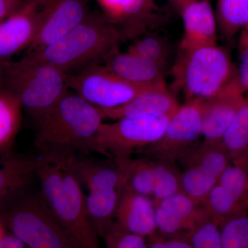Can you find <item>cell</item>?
Listing matches in <instances>:
<instances>
[{
  "label": "cell",
  "mask_w": 248,
  "mask_h": 248,
  "mask_svg": "<svg viewBox=\"0 0 248 248\" xmlns=\"http://www.w3.org/2000/svg\"><path fill=\"white\" fill-rule=\"evenodd\" d=\"M67 84L80 97L101 109L122 107L142 93L159 86L132 84L115 76L105 66L97 64L68 74Z\"/></svg>",
  "instance_id": "cell-8"
},
{
  "label": "cell",
  "mask_w": 248,
  "mask_h": 248,
  "mask_svg": "<svg viewBox=\"0 0 248 248\" xmlns=\"http://www.w3.org/2000/svg\"><path fill=\"white\" fill-rule=\"evenodd\" d=\"M203 204L210 219L218 226L232 217L248 213L234 197L218 183L210 191Z\"/></svg>",
  "instance_id": "cell-24"
},
{
  "label": "cell",
  "mask_w": 248,
  "mask_h": 248,
  "mask_svg": "<svg viewBox=\"0 0 248 248\" xmlns=\"http://www.w3.org/2000/svg\"><path fill=\"white\" fill-rule=\"evenodd\" d=\"M221 144L231 164L248 171V98L223 135Z\"/></svg>",
  "instance_id": "cell-21"
},
{
  "label": "cell",
  "mask_w": 248,
  "mask_h": 248,
  "mask_svg": "<svg viewBox=\"0 0 248 248\" xmlns=\"http://www.w3.org/2000/svg\"><path fill=\"white\" fill-rule=\"evenodd\" d=\"M237 74L213 97L202 101V125L203 141L221 143L222 138L246 100Z\"/></svg>",
  "instance_id": "cell-11"
},
{
  "label": "cell",
  "mask_w": 248,
  "mask_h": 248,
  "mask_svg": "<svg viewBox=\"0 0 248 248\" xmlns=\"http://www.w3.org/2000/svg\"><path fill=\"white\" fill-rule=\"evenodd\" d=\"M170 117L124 118L104 122L94 138L92 152L115 162L130 159L134 153L161 138Z\"/></svg>",
  "instance_id": "cell-7"
},
{
  "label": "cell",
  "mask_w": 248,
  "mask_h": 248,
  "mask_svg": "<svg viewBox=\"0 0 248 248\" xmlns=\"http://www.w3.org/2000/svg\"><path fill=\"white\" fill-rule=\"evenodd\" d=\"M240 63L238 79L244 92L248 91V45L239 46Z\"/></svg>",
  "instance_id": "cell-31"
},
{
  "label": "cell",
  "mask_w": 248,
  "mask_h": 248,
  "mask_svg": "<svg viewBox=\"0 0 248 248\" xmlns=\"http://www.w3.org/2000/svg\"><path fill=\"white\" fill-rule=\"evenodd\" d=\"M104 116L76 94L68 92L46 115L36 122L35 145L40 155L69 158L92 152Z\"/></svg>",
  "instance_id": "cell-2"
},
{
  "label": "cell",
  "mask_w": 248,
  "mask_h": 248,
  "mask_svg": "<svg viewBox=\"0 0 248 248\" xmlns=\"http://www.w3.org/2000/svg\"><path fill=\"white\" fill-rule=\"evenodd\" d=\"M123 189L90 191L86 196L88 214L100 238L115 221L116 212Z\"/></svg>",
  "instance_id": "cell-20"
},
{
  "label": "cell",
  "mask_w": 248,
  "mask_h": 248,
  "mask_svg": "<svg viewBox=\"0 0 248 248\" xmlns=\"http://www.w3.org/2000/svg\"><path fill=\"white\" fill-rule=\"evenodd\" d=\"M68 159L38 156L40 190L75 248H101L99 236L88 214L82 186Z\"/></svg>",
  "instance_id": "cell-1"
},
{
  "label": "cell",
  "mask_w": 248,
  "mask_h": 248,
  "mask_svg": "<svg viewBox=\"0 0 248 248\" xmlns=\"http://www.w3.org/2000/svg\"><path fill=\"white\" fill-rule=\"evenodd\" d=\"M104 66L125 81L141 86L164 84V67L118 49L104 59Z\"/></svg>",
  "instance_id": "cell-19"
},
{
  "label": "cell",
  "mask_w": 248,
  "mask_h": 248,
  "mask_svg": "<svg viewBox=\"0 0 248 248\" xmlns=\"http://www.w3.org/2000/svg\"><path fill=\"white\" fill-rule=\"evenodd\" d=\"M174 85L182 89L186 100L213 97L237 74L226 49L210 46L178 54L174 66Z\"/></svg>",
  "instance_id": "cell-6"
},
{
  "label": "cell",
  "mask_w": 248,
  "mask_h": 248,
  "mask_svg": "<svg viewBox=\"0 0 248 248\" xmlns=\"http://www.w3.org/2000/svg\"><path fill=\"white\" fill-rule=\"evenodd\" d=\"M184 34L179 53L217 45V19L208 0H187L181 6Z\"/></svg>",
  "instance_id": "cell-13"
},
{
  "label": "cell",
  "mask_w": 248,
  "mask_h": 248,
  "mask_svg": "<svg viewBox=\"0 0 248 248\" xmlns=\"http://www.w3.org/2000/svg\"><path fill=\"white\" fill-rule=\"evenodd\" d=\"M202 100H186L168 122L161 138L140 150L143 157L176 163L187 148L200 141L202 137Z\"/></svg>",
  "instance_id": "cell-9"
},
{
  "label": "cell",
  "mask_w": 248,
  "mask_h": 248,
  "mask_svg": "<svg viewBox=\"0 0 248 248\" xmlns=\"http://www.w3.org/2000/svg\"><path fill=\"white\" fill-rule=\"evenodd\" d=\"M148 248H167L166 236L157 232L148 238Z\"/></svg>",
  "instance_id": "cell-35"
},
{
  "label": "cell",
  "mask_w": 248,
  "mask_h": 248,
  "mask_svg": "<svg viewBox=\"0 0 248 248\" xmlns=\"http://www.w3.org/2000/svg\"><path fill=\"white\" fill-rule=\"evenodd\" d=\"M124 37L120 27L107 16L89 14L57 42L40 50L28 52L27 55L50 63L68 75L73 70L104 60L117 49Z\"/></svg>",
  "instance_id": "cell-3"
},
{
  "label": "cell",
  "mask_w": 248,
  "mask_h": 248,
  "mask_svg": "<svg viewBox=\"0 0 248 248\" xmlns=\"http://www.w3.org/2000/svg\"><path fill=\"white\" fill-rule=\"evenodd\" d=\"M155 203L161 208L165 229L172 234L190 232L209 218L203 204L197 203L182 191Z\"/></svg>",
  "instance_id": "cell-17"
},
{
  "label": "cell",
  "mask_w": 248,
  "mask_h": 248,
  "mask_svg": "<svg viewBox=\"0 0 248 248\" xmlns=\"http://www.w3.org/2000/svg\"><path fill=\"white\" fill-rule=\"evenodd\" d=\"M0 221L27 248H75L40 190L28 188L1 205Z\"/></svg>",
  "instance_id": "cell-4"
},
{
  "label": "cell",
  "mask_w": 248,
  "mask_h": 248,
  "mask_svg": "<svg viewBox=\"0 0 248 248\" xmlns=\"http://www.w3.org/2000/svg\"><path fill=\"white\" fill-rule=\"evenodd\" d=\"M167 248H195L191 241L189 232L180 233L166 236Z\"/></svg>",
  "instance_id": "cell-32"
},
{
  "label": "cell",
  "mask_w": 248,
  "mask_h": 248,
  "mask_svg": "<svg viewBox=\"0 0 248 248\" xmlns=\"http://www.w3.org/2000/svg\"><path fill=\"white\" fill-rule=\"evenodd\" d=\"M218 227L223 248H248V213L232 217Z\"/></svg>",
  "instance_id": "cell-26"
},
{
  "label": "cell",
  "mask_w": 248,
  "mask_h": 248,
  "mask_svg": "<svg viewBox=\"0 0 248 248\" xmlns=\"http://www.w3.org/2000/svg\"><path fill=\"white\" fill-rule=\"evenodd\" d=\"M218 184L226 189L240 205L248 211V171L231 164L221 174Z\"/></svg>",
  "instance_id": "cell-27"
},
{
  "label": "cell",
  "mask_w": 248,
  "mask_h": 248,
  "mask_svg": "<svg viewBox=\"0 0 248 248\" xmlns=\"http://www.w3.org/2000/svg\"><path fill=\"white\" fill-rule=\"evenodd\" d=\"M88 0H43L40 27L29 52L61 39L87 17Z\"/></svg>",
  "instance_id": "cell-10"
},
{
  "label": "cell",
  "mask_w": 248,
  "mask_h": 248,
  "mask_svg": "<svg viewBox=\"0 0 248 248\" xmlns=\"http://www.w3.org/2000/svg\"><path fill=\"white\" fill-rule=\"evenodd\" d=\"M154 160V159H153ZM156 162V179L152 200L159 202L182 191L181 172L176 163L158 161Z\"/></svg>",
  "instance_id": "cell-25"
},
{
  "label": "cell",
  "mask_w": 248,
  "mask_h": 248,
  "mask_svg": "<svg viewBox=\"0 0 248 248\" xmlns=\"http://www.w3.org/2000/svg\"><path fill=\"white\" fill-rule=\"evenodd\" d=\"M0 161V206L29 188L37 177L38 156L3 155Z\"/></svg>",
  "instance_id": "cell-18"
},
{
  "label": "cell",
  "mask_w": 248,
  "mask_h": 248,
  "mask_svg": "<svg viewBox=\"0 0 248 248\" xmlns=\"http://www.w3.org/2000/svg\"><path fill=\"white\" fill-rule=\"evenodd\" d=\"M248 45V24L244 28L240 37L239 46Z\"/></svg>",
  "instance_id": "cell-36"
},
{
  "label": "cell",
  "mask_w": 248,
  "mask_h": 248,
  "mask_svg": "<svg viewBox=\"0 0 248 248\" xmlns=\"http://www.w3.org/2000/svg\"><path fill=\"white\" fill-rule=\"evenodd\" d=\"M24 1L23 0H0V22L19 9Z\"/></svg>",
  "instance_id": "cell-33"
},
{
  "label": "cell",
  "mask_w": 248,
  "mask_h": 248,
  "mask_svg": "<svg viewBox=\"0 0 248 248\" xmlns=\"http://www.w3.org/2000/svg\"><path fill=\"white\" fill-rule=\"evenodd\" d=\"M127 160L115 162L108 158L100 160L76 155L68 158V164L81 185L90 192L124 188L127 182Z\"/></svg>",
  "instance_id": "cell-14"
},
{
  "label": "cell",
  "mask_w": 248,
  "mask_h": 248,
  "mask_svg": "<svg viewBox=\"0 0 248 248\" xmlns=\"http://www.w3.org/2000/svg\"><path fill=\"white\" fill-rule=\"evenodd\" d=\"M6 234V228L3 225L2 222L0 221V241L4 237V235Z\"/></svg>",
  "instance_id": "cell-37"
},
{
  "label": "cell",
  "mask_w": 248,
  "mask_h": 248,
  "mask_svg": "<svg viewBox=\"0 0 248 248\" xmlns=\"http://www.w3.org/2000/svg\"><path fill=\"white\" fill-rule=\"evenodd\" d=\"M0 248H27L24 244L11 233L6 232L0 241Z\"/></svg>",
  "instance_id": "cell-34"
},
{
  "label": "cell",
  "mask_w": 248,
  "mask_h": 248,
  "mask_svg": "<svg viewBox=\"0 0 248 248\" xmlns=\"http://www.w3.org/2000/svg\"><path fill=\"white\" fill-rule=\"evenodd\" d=\"M22 105L11 91H0V155L10 153L21 123Z\"/></svg>",
  "instance_id": "cell-22"
},
{
  "label": "cell",
  "mask_w": 248,
  "mask_h": 248,
  "mask_svg": "<svg viewBox=\"0 0 248 248\" xmlns=\"http://www.w3.org/2000/svg\"><path fill=\"white\" fill-rule=\"evenodd\" d=\"M127 52L164 67L169 55V48L163 39L148 36L140 39L129 47Z\"/></svg>",
  "instance_id": "cell-28"
},
{
  "label": "cell",
  "mask_w": 248,
  "mask_h": 248,
  "mask_svg": "<svg viewBox=\"0 0 248 248\" xmlns=\"http://www.w3.org/2000/svg\"><path fill=\"white\" fill-rule=\"evenodd\" d=\"M115 221L124 229L145 239L157 233L154 201L126 187L121 195Z\"/></svg>",
  "instance_id": "cell-16"
},
{
  "label": "cell",
  "mask_w": 248,
  "mask_h": 248,
  "mask_svg": "<svg viewBox=\"0 0 248 248\" xmlns=\"http://www.w3.org/2000/svg\"><path fill=\"white\" fill-rule=\"evenodd\" d=\"M215 16L221 35L231 39L248 24V0H218Z\"/></svg>",
  "instance_id": "cell-23"
},
{
  "label": "cell",
  "mask_w": 248,
  "mask_h": 248,
  "mask_svg": "<svg viewBox=\"0 0 248 248\" xmlns=\"http://www.w3.org/2000/svg\"><path fill=\"white\" fill-rule=\"evenodd\" d=\"M43 0H27L0 22V61L33 43L40 27Z\"/></svg>",
  "instance_id": "cell-12"
},
{
  "label": "cell",
  "mask_w": 248,
  "mask_h": 248,
  "mask_svg": "<svg viewBox=\"0 0 248 248\" xmlns=\"http://www.w3.org/2000/svg\"><path fill=\"white\" fill-rule=\"evenodd\" d=\"M180 107L175 97L159 85L142 93L122 107L101 109L104 119L112 121L124 118H161L170 117Z\"/></svg>",
  "instance_id": "cell-15"
},
{
  "label": "cell",
  "mask_w": 248,
  "mask_h": 248,
  "mask_svg": "<svg viewBox=\"0 0 248 248\" xmlns=\"http://www.w3.org/2000/svg\"><path fill=\"white\" fill-rule=\"evenodd\" d=\"M106 248H148L145 238L130 232L114 222L102 236Z\"/></svg>",
  "instance_id": "cell-29"
},
{
  "label": "cell",
  "mask_w": 248,
  "mask_h": 248,
  "mask_svg": "<svg viewBox=\"0 0 248 248\" xmlns=\"http://www.w3.org/2000/svg\"><path fill=\"white\" fill-rule=\"evenodd\" d=\"M10 90L35 122L52 110L68 93V75L27 55L6 64Z\"/></svg>",
  "instance_id": "cell-5"
},
{
  "label": "cell",
  "mask_w": 248,
  "mask_h": 248,
  "mask_svg": "<svg viewBox=\"0 0 248 248\" xmlns=\"http://www.w3.org/2000/svg\"><path fill=\"white\" fill-rule=\"evenodd\" d=\"M195 248H223L219 227L208 218L189 232Z\"/></svg>",
  "instance_id": "cell-30"
},
{
  "label": "cell",
  "mask_w": 248,
  "mask_h": 248,
  "mask_svg": "<svg viewBox=\"0 0 248 248\" xmlns=\"http://www.w3.org/2000/svg\"><path fill=\"white\" fill-rule=\"evenodd\" d=\"M170 1L172 2L173 4H175L177 6L180 8L187 0H170Z\"/></svg>",
  "instance_id": "cell-38"
}]
</instances>
